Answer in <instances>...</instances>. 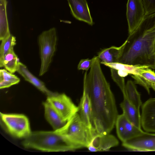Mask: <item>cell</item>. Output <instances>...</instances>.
Segmentation results:
<instances>
[{
	"label": "cell",
	"mask_w": 155,
	"mask_h": 155,
	"mask_svg": "<svg viewBox=\"0 0 155 155\" xmlns=\"http://www.w3.org/2000/svg\"><path fill=\"white\" fill-rule=\"evenodd\" d=\"M97 56L88 74H84L83 90L90 98L91 123L97 134H109L113 129L118 116L114 95L101 67Z\"/></svg>",
	"instance_id": "obj_1"
},
{
	"label": "cell",
	"mask_w": 155,
	"mask_h": 155,
	"mask_svg": "<svg viewBox=\"0 0 155 155\" xmlns=\"http://www.w3.org/2000/svg\"><path fill=\"white\" fill-rule=\"evenodd\" d=\"M155 12L145 15L138 27L129 34L118 62L155 69Z\"/></svg>",
	"instance_id": "obj_2"
},
{
	"label": "cell",
	"mask_w": 155,
	"mask_h": 155,
	"mask_svg": "<svg viewBox=\"0 0 155 155\" xmlns=\"http://www.w3.org/2000/svg\"><path fill=\"white\" fill-rule=\"evenodd\" d=\"M25 148L46 152H64L81 148L70 141L62 129L53 131L31 132L21 142Z\"/></svg>",
	"instance_id": "obj_3"
},
{
	"label": "cell",
	"mask_w": 155,
	"mask_h": 155,
	"mask_svg": "<svg viewBox=\"0 0 155 155\" xmlns=\"http://www.w3.org/2000/svg\"><path fill=\"white\" fill-rule=\"evenodd\" d=\"M63 134L71 142L82 148L87 147L93 138L97 134L88 127L76 113L69 120Z\"/></svg>",
	"instance_id": "obj_4"
},
{
	"label": "cell",
	"mask_w": 155,
	"mask_h": 155,
	"mask_svg": "<svg viewBox=\"0 0 155 155\" xmlns=\"http://www.w3.org/2000/svg\"><path fill=\"white\" fill-rule=\"evenodd\" d=\"M57 39L56 30L53 27L43 31L39 36L41 60L39 76L43 75L48 70L56 51Z\"/></svg>",
	"instance_id": "obj_5"
},
{
	"label": "cell",
	"mask_w": 155,
	"mask_h": 155,
	"mask_svg": "<svg viewBox=\"0 0 155 155\" xmlns=\"http://www.w3.org/2000/svg\"><path fill=\"white\" fill-rule=\"evenodd\" d=\"M0 116L8 131L12 136L24 139L31 132L28 119L25 115L1 112Z\"/></svg>",
	"instance_id": "obj_6"
},
{
	"label": "cell",
	"mask_w": 155,
	"mask_h": 155,
	"mask_svg": "<svg viewBox=\"0 0 155 155\" xmlns=\"http://www.w3.org/2000/svg\"><path fill=\"white\" fill-rule=\"evenodd\" d=\"M46 100L53 106L63 119L68 121L79 111L71 99L64 93L47 96Z\"/></svg>",
	"instance_id": "obj_7"
},
{
	"label": "cell",
	"mask_w": 155,
	"mask_h": 155,
	"mask_svg": "<svg viewBox=\"0 0 155 155\" xmlns=\"http://www.w3.org/2000/svg\"><path fill=\"white\" fill-rule=\"evenodd\" d=\"M145 15L142 0H128L126 16L130 34L140 25Z\"/></svg>",
	"instance_id": "obj_8"
},
{
	"label": "cell",
	"mask_w": 155,
	"mask_h": 155,
	"mask_svg": "<svg viewBox=\"0 0 155 155\" xmlns=\"http://www.w3.org/2000/svg\"><path fill=\"white\" fill-rule=\"evenodd\" d=\"M115 125L118 137L122 142L147 132L131 123L123 113L118 115Z\"/></svg>",
	"instance_id": "obj_9"
},
{
	"label": "cell",
	"mask_w": 155,
	"mask_h": 155,
	"mask_svg": "<svg viewBox=\"0 0 155 155\" xmlns=\"http://www.w3.org/2000/svg\"><path fill=\"white\" fill-rule=\"evenodd\" d=\"M125 148L134 150L155 151V133H146L122 142Z\"/></svg>",
	"instance_id": "obj_10"
},
{
	"label": "cell",
	"mask_w": 155,
	"mask_h": 155,
	"mask_svg": "<svg viewBox=\"0 0 155 155\" xmlns=\"http://www.w3.org/2000/svg\"><path fill=\"white\" fill-rule=\"evenodd\" d=\"M141 107V127L146 132L155 133V97L149 99Z\"/></svg>",
	"instance_id": "obj_11"
},
{
	"label": "cell",
	"mask_w": 155,
	"mask_h": 155,
	"mask_svg": "<svg viewBox=\"0 0 155 155\" xmlns=\"http://www.w3.org/2000/svg\"><path fill=\"white\" fill-rule=\"evenodd\" d=\"M72 15L91 25L93 22L86 0H67Z\"/></svg>",
	"instance_id": "obj_12"
},
{
	"label": "cell",
	"mask_w": 155,
	"mask_h": 155,
	"mask_svg": "<svg viewBox=\"0 0 155 155\" xmlns=\"http://www.w3.org/2000/svg\"><path fill=\"white\" fill-rule=\"evenodd\" d=\"M119 144L117 139L109 134L96 135L87 147L91 152L107 151Z\"/></svg>",
	"instance_id": "obj_13"
},
{
	"label": "cell",
	"mask_w": 155,
	"mask_h": 155,
	"mask_svg": "<svg viewBox=\"0 0 155 155\" xmlns=\"http://www.w3.org/2000/svg\"><path fill=\"white\" fill-rule=\"evenodd\" d=\"M17 71L25 81L32 84L47 96L55 95L58 94L48 89L43 82L34 76L28 70L25 65L20 62Z\"/></svg>",
	"instance_id": "obj_14"
},
{
	"label": "cell",
	"mask_w": 155,
	"mask_h": 155,
	"mask_svg": "<svg viewBox=\"0 0 155 155\" xmlns=\"http://www.w3.org/2000/svg\"><path fill=\"white\" fill-rule=\"evenodd\" d=\"M131 77L134 83L143 87L149 94L150 88L155 91V72L149 67L142 69L137 74Z\"/></svg>",
	"instance_id": "obj_15"
},
{
	"label": "cell",
	"mask_w": 155,
	"mask_h": 155,
	"mask_svg": "<svg viewBox=\"0 0 155 155\" xmlns=\"http://www.w3.org/2000/svg\"><path fill=\"white\" fill-rule=\"evenodd\" d=\"M45 110V115L48 122L54 130L64 127L68 121H64L51 104L47 100L43 103Z\"/></svg>",
	"instance_id": "obj_16"
},
{
	"label": "cell",
	"mask_w": 155,
	"mask_h": 155,
	"mask_svg": "<svg viewBox=\"0 0 155 155\" xmlns=\"http://www.w3.org/2000/svg\"><path fill=\"white\" fill-rule=\"evenodd\" d=\"M123 114L131 123L137 127L141 129V114L138 110L128 100L126 97L120 104Z\"/></svg>",
	"instance_id": "obj_17"
},
{
	"label": "cell",
	"mask_w": 155,
	"mask_h": 155,
	"mask_svg": "<svg viewBox=\"0 0 155 155\" xmlns=\"http://www.w3.org/2000/svg\"><path fill=\"white\" fill-rule=\"evenodd\" d=\"M100 63L110 68L117 70L119 75L123 77H125L129 74H137L142 69L149 67L146 65L128 64L118 62L106 63L101 61Z\"/></svg>",
	"instance_id": "obj_18"
},
{
	"label": "cell",
	"mask_w": 155,
	"mask_h": 155,
	"mask_svg": "<svg viewBox=\"0 0 155 155\" xmlns=\"http://www.w3.org/2000/svg\"><path fill=\"white\" fill-rule=\"evenodd\" d=\"M78 107L79 114L82 121L89 128L94 130L91 123L90 101L88 94L84 90Z\"/></svg>",
	"instance_id": "obj_19"
},
{
	"label": "cell",
	"mask_w": 155,
	"mask_h": 155,
	"mask_svg": "<svg viewBox=\"0 0 155 155\" xmlns=\"http://www.w3.org/2000/svg\"><path fill=\"white\" fill-rule=\"evenodd\" d=\"M126 43L125 41L120 47L112 46L103 49L98 53V57L101 60V62H103L111 63L118 62Z\"/></svg>",
	"instance_id": "obj_20"
},
{
	"label": "cell",
	"mask_w": 155,
	"mask_h": 155,
	"mask_svg": "<svg viewBox=\"0 0 155 155\" xmlns=\"http://www.w3.org/2000/svg\"><path fill=\"white\" fill-rule=\"evenodd\" d=\"M134 81H128L125 87V96L129 101L138 110H140L142 103L140 93L138 91Z\"/></svg>",
	"instance_id": "obj_21"
},
{
	"label": "cell",
	"mask_w": 155,
	"mask_h": 155,
	"mask_svg": "<svg viewBox=\"0 0 155 155\" xmlns=\"http://www.w3.org/2000/svg\"><path fill=\"white\" fill-rule=\"evenodd\" d=\"M7 0H0V40L2 41L9 36V28L7 11Z\"/></svg>",
	"instance_id": "obj_22"
},
{
	"label": "cell",
	"mask_w": 155,
	"mask_h": 155,
	"mask_svg": "<svg viewBox=\"0 0 155 155\" xmlns=\"http://www.w3.org/2000/svg\"><path fill=\"white\" fill-rule=\"evenodd\" d=\"M19 62L18 57L13 50L0 59V67H4L8 71L14 73L17 71Z\"/></svg>",
	"instance_id": "obj_23"
},
{
	"label": "cell",
	"mask_w": 155,
	"mask_h": 155,
	"mask_svg": "<svg viewBox=\"0 0 155 155\" xmlns=\"http://www.w3.org/2000/svg\"><path fill=\"white\" fill-rule=\"evenodd\" d=\"M20 79L17 76L8 71L6 69L0 70V88L9 87L18 84Z\"/></svg>",
	"instance_id": "obj_24"
},
{
	"label": "cell",
	"mask_w": 155,
	"mask_h": 155,
	"mask_svg": "<svg viewBox=\"0 0 155 155\" xmlns=\"http://www.w3.org/2000/svg\"><path fill=\"white\" fill-rule=\"evenodd\" d=\"M1 41L0 47V59L2 58L6 54L13 50L14 47L16 44L15 37L11 34Z\"/></svg>",
	"instance_id": "obj_25"
},
{
	"label": "cell",
	"mask_w": 155,
	"mask_h": 155,
	"mask_svg": "<svg viewBox=\"0 0 155 155\" xmlns=\"http://www.w3.org/2000/svg\"><path fill=\"white\" fill-rule=\"evenodd\" d=\"M111 76L114 81L116 83L123 93V96H125V84L124 77L120 76L118 74L117 70L110 68Z\"/></svg>",
	"instance_id": "obj_26"
},
{
	"label": "cell",
	"mask_w": 155,
	"mask_h": 155,
	"mask_svg": "<svg viewBox=\"0 0 155 155\" xmlns=\"http://www.w3.org/2000/svg\"><path fill=\"white\" fill-rule=\"evenodd\" d=\"M94 59V57L91 59L88 58L81 60L78 66V69L87 71L91 67Z\"/></svg>",
	"instance_id": "obj_27"
},
{
	"label": "cell",
	"mask_w": 155,
	"mask_h": 155,
	"mask_svg": "<svg viewBox=\"0 0 155 155\" xmlns=\"http://www.w3.org/2000/svg\"><path fill=\"white\" fill-rule=\"evenodd\" d=\"M145 15L155 12V0H142Z\"/></svg>",
	"instance_id": "obj_28"
},
{
	"label": "cell",
	"mask_w": 155,
	"mask_h": 155,
	"mask_svg": "<svg viewBox=\"0 0 155 155\" xmlns=\"http://www.w3.org/2000/svg\"><path fill=\"white\" fill-rule=\"evenodd\" d=\"M154 62H155V40L154 43Z\"/></svg>",
	"instance_id": "obj_29"
}]
</instances>
